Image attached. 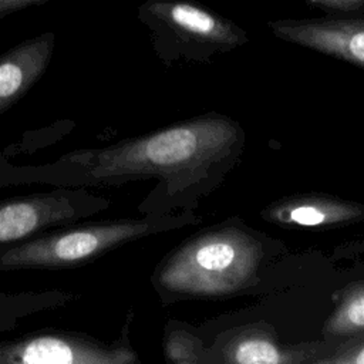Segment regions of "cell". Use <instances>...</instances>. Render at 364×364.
Returning <instances> with one entry per match:
<instances>
[{"mask_svg":"<svg viewBox=\"0 0 364 364\" xmlns=\"http://www.w3.org/2000/svg\"><path fill=\"white\" fill-rule=\"evenodd\" d=\"M108 206V199L84 189H57L0 200V247L75 223Z\"/></svg>","mask_w":364,"mask_h":364,"instance_id":"obj_6","label":"cell"},{"mask_svg":"<svg viewBox=\"0 0 364 364\" xmlns=\"http://www.w3.org/2000/svg\"><path fill=\"white\" fill-rule=\"evenodd\" d=\"M321 336L338 343L364 336V280L353 282L338 293V301L327 317Z\"/></svg>","mask_w":364,"mask_h":364,"instance_id":"obj_11","label":"cell"},{"mask_svg":"<svg viewBox=\"0 0 364 364\" xmlns=\"http://www.w3.org/2000/svg\"><path fill=\"white\" fill-rule=\"evenodd\" d=\"M260 218L283 228L336 229L364 220V203L320 192L293 193L267 203Z\"/></svg>","mask_w":364,"mask_h":364,"instance_id":"obj_9","label":"cell"},{"mask_svg":"<svg viewBox=\"0 0 364 364\" xmlns=\"http://www.w3.org/2000/svg\"><path fill=\"white\" fill-rule=\"evenodd\" d=\"M269 27L284 41L364 68V14L277 20Z\"/></svg>","mask_w":364,"mask_h":364,"instance_id":"obj_8","label":"cell"},{"mask_svg":"<svg viewBox=\"0 0 364 364\" xmlns=\"http://www.w3.org/2000/svg\"><path fill=\"white\" fill-rule=\"evenodd\" d=\"M53 0H0V20L9 14L28 9L31 6H40Z\"/></svg>","mask_w":364,"mask_h":364,"instance_id":"obj_14","label":"cell"},{"mask_svg":"<svg viewBox=\"0 0 364 364\" xmlns=\"http://www.w3.org/2000/svg\"><path fill=\"white\" fill-rule=\"evenodd\" d=\"M245 145L242 125L212 111L109 146L78 149L63 159L78 164L92 183L156 179L139 209L168 215L195 210L236 168Z\"/></svg>","mask_w":364,"mask_h":364,"instance_id":"obj_1","label":"cell"},{"mask_svg":"<svg viewBox=\"0 0 364 364\" xmlns=\"http://www.w3.org/2000/svg\"><path fill=\"white\" fill-rule=\"evenodd\" d=\"M317 364H364V336L337 343Z\"/></svg>","mask_w":364,"mask_h":364,"instance_id":"obj_13","label":"cell"},{"mask_svg":"<svg viewBox=\"0 0 364 364\" xmlns=\"http://www.w3.org/2000/svg\"><path fill=\"white\" fill-rule=\"evenodd\" d=\"M156 54L165 61L209 63L247 43L233 21L189 0H146L138 9Z\"/></svg>","mask_w":364,"mask_h":364,"instance_id":"obj_4","label":"cell"},{"mask_svg":"<svg viewBox=\"0 0 364 364\" xmlns=\"http://www.w3.org/2000/svg\"><path fill=\"white\" fill-rule=\"evenodd\" d=\"M164 357L172 364H208L215 363L212 350L205 348L203 341L185 326L169 320L162 340Z\"/></svg>","mask_w":364,"mask_h":364,"instance_id":"obj_12","label":"cell"},{"mask_svg":"<svg viewBox=\"0 0 364 364\" xmlns=\"http://www.w3.org/2000/svg\"><path fill=\"white\" fill-rule=\"evenodd\" d=\"M338 341L317 340L286 344L266 321L237 327L220 336L212 348L215 363L226 364H317Z\"/></svg>","mask_w":364,"mask_h":364,"instance_id":"obj_7","label":"cell"},{"mask_svg":"<svg viewBox=\"0 0 364 364\" xmlns=\"http://www.w3.org/2000/svg\"><path fill=\"white\" fill-rule=\"evenodd\" d=\"M200 220L195 210H183L168 215H145L141 219L71 223L0 247V270L77 267L91 263L128 242L196 225Z\"/></svg>","mask_w":364,"mask_h":364,"instance_id":"obj_3","label":"cell"},{"mask_svg":"<svg viewBox=\"0 0 364 364\" xmlns=\"http://www.w3.org/2000/svg\"><path fill=\"white\" fill-rule=\"evenodd\" d=\"M129 311L122 336L114 343L68 330H41L0 343V363L24 364H135L138 354L128 341Z\"/></svg>","mask_w":364,"mask_h":364,"instance_id":"obj_5","label":"cell"},{"mask_svg":"<svg viewBox=\"0 0 364 364\" xmlns=\"http://www.w3.org/2000/svg\"><path fill=\"white\" fill-rule=\"evenodd\" d=\"M55 46L53 31L24 40L0 55V114L18 102L46 73Z\"/></svg>","mask_w":364,"mask_h":364,"instance_id":"obj_10","label":"cell"},{"mask_svg":"<svg viewBox=\"0 0 364 364\" xmlns=\"http://www.w3.org/2000/svg\"><path fill=\"white\" fill-rule=\"evenodd\" d=\"M270 237L230 216L195 232L155 267L152 286L164 304L237 296L260 280Z\"/></svg>","mask_w":364,"mask_h":364,"instance_id":"obj_2","label":"cell"}]
</instances>
